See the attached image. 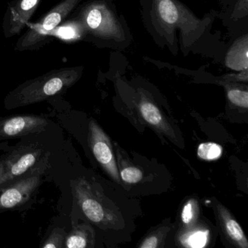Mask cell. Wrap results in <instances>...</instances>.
Here are the masks:
<instances>
[{"instance_id": "obj_19", "label": "cell", "mask_w": 248, "mask_h": 248, "mask_svg": "<svg viewBox=\"0 0 248 248\" xmlns=\"http://www.w3.org/2000/svg\"><path fill=\"white\" fill-rule=\"evenodd\" d=\"M223 153V148L213 142L202 143L198 146L197 155L204 160L213 161L219 159Z\"/></svg>"}, {"instance_id": "obj_3", "label": "cell", "mask_w": 248, "mask_h": 248, "mask_svg": "<svg viewBox=\"0 0 248 248\" xmlns=\"http://www.w3.org/2000/svg\"><path fill=\"white\" fill-rule=\"evenodd\" d=\"M82 71L69 68L51 71L37 79L25 82L13 91L8 98V107L28 105L40 102L72 86L80 78Z\"/></svg>"}, {"instance_id": "obj_2", "label": "cell", "mask_w": 248, "mask_h": 248, "mask_svg": "<svg viewBox=\"0 0 248 248\" xmlns=\"http://www.w3.org/2000/svg\"><path fill=\"white\" fill-rule=\"evenodd\" d=\"M79 14L87 31L97 42L109 43L113 47L125 46L128 40L125 24L120 21L114 8L107 0H91L82 5Z\"/></svg>"}, {"instance_id": "obj_4", "label": "cell", "mask_w": 248, "mask_h": 248, "mask_svg": "<svg viewBox=\"0 0 248 248\" xmlns=\"http://www.w3.org/2000/svg\"><path fill=\"white\" fill-rule=\"evenodd\" d=\"M82 1L62 0L43 18L30 26L28 31L17 43L16 50L22 51L42 47V42L46 34L62 24Z\"/></svg>"}, {"instance_id": "obj_13", "label": "cell", "mask_w": 248, "mask_h": 248, "mask_svg": "<svg viewBox=\"0 0 248 248\" xmlns=\"http://www.w3.org/2000/svg\"><path fill=\"white\" fill-rule=\"evenodd\" d=\"M87 31L80 19L72 20L60 24L47 32L42 42V46L50 43L53 39H59L63 42L79 41L86 37Z\"/></svg>"}, {"instance_id": "obj_5", "label": "cell", "mask_w": 248, "mask_h": 248, "mask_svg": "<svg viewBox=\"0 0 248 248\" xmlns=\"http://www.w3.org/2000/svg\"><path fill=\"white\" fill-rule=\"evenodd\" d=\"M75 197L84 214L91 221L104 227H114L120 222L118 215L106 207L98 193L85 180H78L74 185Z\"/></svg>"}, {"instance_id": "obj_20", "label": "cell", "mask_w": 248, "mask_h": 248, "mask_svg": "<svg viewBox=\"0 0 248 248\" xmlns=\"http://www.w3.org/2000/svg\"><path fill=\"white\" fill-rule=\"evenodd\" d=\"M168 229L165 227L156 229L146 236L140 243L138 245L140 248H156L162 247L165 236L168 233Z\"/></svg>"}, {"instance_id": "obj_6", "label": "cell", "mask_w": 248, "mask_h": 248, "mask_svg": "<svg viewBox=\"0 0 248 248\" xmlns=\"http://www.w3.org/2000/svg\"><path fill=\"white\" fill-rule=\"evenodd\" d=\"M41 154L42 151L37 148H19L1 161L0 188L28 173L38 162Z\"/></svg>"}, {"instance_id": "obj_1", "label": "cell", "mask_w": 248, "mask_h": 248, "mask_svg": "<svg viewBox=\"0 0 248 248\" xmlns=\"http://www.w3.org/2000/svg\"><path fill=\"white\" fill-rule=\"evenodd\" d=\"M148 21L150 30L166 40L171 51L175 52V35L181 34L183 48L188 49L202 36L207 23L197 18L178 0H149Z\"/></svg>"}, {"instance_id": "obj_22", "label": "cell", "mask_w": 248, "mask_h": 248, "mask_svg": "<svg viewBox=\"0 0 248 248\" xmlns=\"http://www.w3.org/2000/svg\"><path fill=\"white\" fill-rule=\"evenodd\" d=\"M224 79H228V80L236 81V82H238V81L248 82V69L241 71L239 75H230L225 76Z\"/></svg>"}, {"instance_id": "obj_15", "label": "cell", "mask_w": 248, "mask_h": 248, "mask_svg": "<svg viewBox=\"0 0 248 248\" xmlns=\"http://www.w3.org/2000/svg\"><path fill=\"white\" fill-rule=\"evenodd\" d=\"M117 163H118L120 178L126 184H136L141 181L143 174L140 168L130 162L121 149H117Z\"/></svg>"}, {"instance_id": "obj_18", "label": "cell", "mask_w": 248, "mask_h": 248, "mask_svg": "<svg viewBox=\"0 0 248 248\" xmlns=\"http://www.w3.org/2000/svg\"><path fill=\"white\" fill-rule=\"evenodd\" d=\"M226 93L229 101L236 107L248 108V92L247 89H242L234 85L226 86Z\"/></svg>"}, {"instance_id": "obj_9", "label": "cell", "mask_w": 248, "mask_h": 248, "mask_svg": "<svg viewBox=\"0 0 248 248\" xmlns=\"http://www.w3.org/2000/svg\"><path fill=\"white\" fill-rule=\"evenodd\" d=\"M42 0H14L8 4L2 22L5 37H15L24 30Z\"/></svg>"}, {"instance_id": "obj_16", "label": "cell", "mask_w": 248, "mask_h": 248, "mask_svg": "<svg viewBox=\"0 0 248 248\" xmlns=\"http://www.w3.org/2000/svg\"><path fill=\"white\" fill-rule=\"evenodd\" d=\"M208 230L202 228H191L184 230L179 236V242L186 248H202L207 245Z\"/></svg>"}, {"instance_id": "obj_21", "label": "cell", "mask_w": 248, "mask_h": 248, "mask_svg": "<svg viewBox=\"0 0 248 248\" xmlns=\"http://www.w3.org/2000/svg\"><path fill=\"white\" fill-rule=\"evenodd\" d=\"M86 233L82 231H74L68 236L66 246L69 248H85L88 246Z\"/></svg>"}, {"instance_id": "obj_8", "label": "cell", "mask_w": 248, "mask_h": 248, "mask_svg": "<svg viewBox=\"0 0 248 248\" xmlns=\"http://www.w3.org/2000/svg\"><path fill=\"white\" fill-rule=\"evenodd\" d=\"M41 172H36L18 178L0 188V210L14 208L28 200L40 185Z\"/></svg>"}, {"instance_id": "obj_10", "label": "cell", "mask_w": 248, "mask_h": 248, "mask_svg": "<svg viewBox=\"0 0 248 248\" xmlns=\"http://www.w3.org/2000/svg\"><path fill=\"white\" fill-rule=\"evenodd\" d=\"M137 107L142 118L156 131L168 136L170 140L178 145V140L171 124L163 113L143 91H139Z\"/></svg>"}, {"instance_id": "obj_12", "label": "cell", "mask_w": 248, "mask_h": 248, "mask_svg": "<svg viewBox=\"0 0 248 248\" xmlns=\"http://www.w3.org/2000/svg\"><path fill=\"white\" fill-rule=\"evenodd\" d=\"M216 207L217 221L226 239L236 248H248L246 235L232 213L220 203H216Z\"/></svg>"}, {"instance_id": "obj_14", "label": "cell", "mask_w": 248, "mask_h": 248, "mask_svg": "<svg viewBox=\"0 0 248 248\" xmlns=\"http://www.w3.org/2000/svg\"><path fill=\"white\" fill-rule=\"evenodd\" d=\"M248 43L247 35L236 41L226 56V66L236 71L248 69Z\"/></svg>"}, {"instance_id": "obj_17", "label": "cell", "mask_w": 248, "mask_h": 248, "mask_svg": "<svg viewBox=\"0 0 248 248\" xmlns=\"http://www.w3.org/2000/svg\"><path fill=\"white\" fill-rule=\"evenodd\" d=\"M200 214L198 202L195 199H189L186 202L181 210V220L184 230L194 227Z\"/></svg>"}, {"instance_id": "obj_11", "label": "cell", "mask_w": 248, "mask_h": 248, "mask_svg": "<svg viewBox=\"0 0 248 248\" xmlns=\"http://www.w3.org/2000/svg\"><path fill=\"white\" fill-rule=\"evenodd\" d=\"M47 121L40 116L10 117L0 122V137L17 138L43 130Z\"/></svg>"}, {"instance_id": "obj_23", "label": "cell", "mask_w": 248, "mask_h": 248, "mask_svg": "<svg viewBox=\"0 0 248 248\" xmlns=\"http://www.w3.org/2000/svg\"><path fill=\"white\" fill-rule=\"evenodd\" d=\"M59 235L57 233H54V236H51L43 247L45 248H59V247L62 246V245H59Z\"/></svg>"}, {"instance_id": "obj_7", "label": "cell", "mask_w": 248, "mask_h": 248, "mask_svg": "<svg viewBox=\"0 0 248 248\" xmlns=\"http://www.w3.org/2000/svg\"><path fill=\"white\" fill-rule=\"evenodd\" d=\"M88 142L97 162L113 181L120 184V174L109 137L93 120L89 123Z\"/></svg>"}]
</instances>
